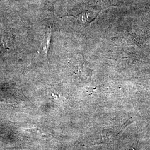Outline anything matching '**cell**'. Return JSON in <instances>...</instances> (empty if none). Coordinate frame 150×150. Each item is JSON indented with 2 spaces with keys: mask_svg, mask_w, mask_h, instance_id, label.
<instances>
[{
  "mask_svg": "<svg viewBox=\"0 0 150 150\" xmlns=\"http://www.w3.org/2000/svg\"><path fill=\"white\" fill-rule=\"evenodd\" d=\"M52 33V29L51 27H50L47 32L45 34V36H44L42 42L38 51V52L43 54L47 59L48 50L51 44Z\"/></svg>",
  "mask_w": 150,
  "mask_h": 150,
  "instance_id": "6da1fadb",
  "label": "cell"
},
{
  "mask_svg": "<svg viewBox=\"0 0 150 150\" xmlns=\"http://www.w3.org/2000/svg\"><path fill=\"white\" fill-rule=\"evenodd\" d=\"M134 150V149H133V150Z\"/></svg>",
  "mask_w": 150,
  "mask_h": 150,
  "instance_id": "7a4b0ae2",
  "label": "cell"
}]
</instances>
